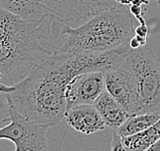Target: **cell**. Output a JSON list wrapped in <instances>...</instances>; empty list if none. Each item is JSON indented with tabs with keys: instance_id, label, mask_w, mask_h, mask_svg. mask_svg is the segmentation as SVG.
Returning a JSON list of instances; mask_svg holds the SVG:
<instances>
[{
	"instance_id": "1",
	"label": "cell",
	"mask_w": 160,
	"mask_h": 151,
	"mask_svg": "<svg viewBox=\"0 0 160 151\" xmlns=\"http://www.w3.org/2000/svg\"><path fill=\"white\" fill-rule=\"evenodd\" d=\"M130 51V43L105 52L55 51L4 94L8 106L31 122L47 128L57 126L68 109V83L83 73L118 68Z\"/></svg>"
},
{
	"instance_id": "2",
	"label": "cell",
	"mask_w": 160,
	"mask_h": 151,
	"mask_svg": "<svg viewBox=\"0 0 160 151\" xmlns=\"http://www.w3.org/2000/svg\"><path fill=\"white\" fill-rule=\"evenodd\" d=\"M65 26L51 15L30 21L0 7V85L14 87L55 52Z\"/></svg>"
},
{
	"instance_id": "3",
	"label": "cell",
	"mask_w": 160,
	"mask_h": 151,
	"mask_svg": "<svg viewBox=\"0 0 160 151\" xmlns=\"http://www.w3.org/2000/svg\"><path fill=\"white\" fill-rule=\"evenodd\" d=\"M134 36L132 13L118 3L75 28L65 26L57 38L56 51H110L128 44Z\"/></svg>"
},
{
	"instance_id": "4",
	"label": "cell",
	"mask_w": 160,
	"mask_h": 151,
	"mask_svg": "<svg viewBox=\"0 0 160 151\" xmlns=\"http://www.w3.org/2000/svg\"><path fill=\"white\" fill-rule=\"evenodd\" d=\"M134 75L141 112L160 114V58L149 46L131 49L122 63Z\"/></svg>"
},
{
	"instance_id": "5",
	"label": "cell",
	"mask_w": 160,
	"mask_h": 151,
	"mask_svg": "<svg viewBox=\"0 0 160 151\" xmlns=\"http://www.w3.org/2000/svg\"><path fill=\"white\" fill-rule=\"evenodd\" d=\"M9 123L0 128V140L6 139L15 146L14 151H48V128L22 117L8 106Z\"/></svg>"
},
{
	"instance_id": "6",
	"label": "cell",
	"mask_w": 160,
	"mask_h": 151,
	"mask_svg": "<svg viewBox=\"0 0 160 151\" xmlns=\"http://www.w3.org/2000/svg\"><path fill=\"white\" fill-rule=\"evenodd\" d=\"M44 9L58 22L75 28L97 13L118 5L115 0H39Z\"/></svg>"
},
{
	"instance_id": "7",
	"label": "cell",
	"mask_w": 160,
	"mask_h": 151,
	"mask_svg": "<svg viewBox=\"0 0 160 151\" xmlns=\"http://www.w3.org/2000/svg\"><path fill=\"white\" fill-rule=\"evenodd\" d=\"M105 89L128 113H141V101L132 73L122 63L105 72Z\"/></svg>"
},
{
	"instance_id": "8",
	"label": "cell",
	"mask_w": 160,
	"mask_h": 151,
	"mask_svg": "<svg viewBox=\"0 0 160 151\" xmlns=\"http://www.w3.org/2000/svg\"><path fill=\"white\" fill-rule=\"evenodd\" d=\"M104 90L105 72L95 71L80 73L66 87V107L68 109L81 104H94Z\"/></svg>"
},
{
	"instance_id": "9",
	"label": "cell",
	"mask_w": 160,
	"mask_h": 151,
	"mask_svg": "<svg viewBox=\"0 0 160 151\" xmlns=\"http://www.w3.org/2000/svg\"><path fill=\"white\" fill-rule=\"evenodd\" d=\"M64 118L68 126L86 135L104 130L105 123L94 104H81L68 108Z\"/></svg>"
},
{
	"instance_id": "10",
	"label": "cell",
	"mask_w": 160,
	"mask_h": 151,
	"mask_svg": "<svg viewBox=\"0 0 160 151\" xmlns=\"http://www.w3.org/2000/svg\"><path fill=\"white\" fill-rule=\"evenodd\" d=\"M105 125L116 131L130 117V113L112 97L106 89L94 103Z\"/></svg>"
},
{
	"instance_id": "11",
	"label": "cell",
	"mask_w": 160,
	"mask_h": 151,
	"mask_svg": "<svg viewBox=\"0 0 160 151\" xmlns=\"http://www.w3.org/2000/svg\"><path fill=\"white\" fill-rule=\"evenodd\" d=\"M0 7L30 21H41L50 15L39 0H0Z\"/></svg>"
},
{
	"instance_id": "12",
	"label": "cell",
	"mask_w": 160,
	"mask_h": 151,
	"mask_svg": "<svg viewBox=\"0 0 160 151\" xmlns=\"http://www.w3.org/2000/svg\"><path fill=\"white\" fill-rule=\"evenodd\" d=\"M122 138L127 151H146L160 139V119L140 133Z\"/></svg>"
},
{
	"instance_id": "13",
	"label": "cell",
	"mask_w": 160,
	"mask_h": 151,
	"mask_svg": "<svg viewBox=\"0 0 160 151\" xmlns=\"http://www.w3.org/2000/svg\"><path fill=\"white\" fill-rule=\"evenodd\" d=\"M159 119L160 114L153 113V112L134 113L127 118V121L116 130V132L122 137L131 136V135H135L148 129L149 127L153 126L156 122H158Z\"/></svg>"
},
{
	"instance_id": "14",
	"label": "cell",
	"mask_w": 160,
	"mask_h": 151,
	"mask_svg": "<svg viewBox=\"0 0 160 151\" xmlns=\"http://www.w3.org/2000/svg\"><path fill=\"white\" fill-rule=\"evenodd\" d=\"M110 151H127L126 147H124V145H123L122 136H120L116 131L113 132V134H112Z\"/></svg>"
},
{
	"instance_id": "15",
	"label": "cell",
	"mask_w": 160,
	"mask_h": 151,
	"mask_svg": "<svg viewBox=\"0 0 160 151\" xmlns=\"http://www.w3.org/2000/svg\"><path fill=\"white\" fill-rule=\"evenodd\" d=\"M148 33H149V29L146 24H140V26H138L137 28L135 29V35H138V36H141V37H148Z\"/></svg>"
},
{
	"instance_id": "16",
	"label": "cell",
	"mask_w": 160,
	"mask_h": 151,
	"mask_svg": "<svg viewBox=\"0 0 160 151\" xmlns=\"http://www.w3.org/2000/svg\"><path fill=\"white\" fill-rule=\"evenodd\" d=\"M130 47H131V49H137V48L141 47V44H140V42L137 40V38L135 36L132 37L130 41Z\"/></svg>"
},
{
	"instance_id": "17",
	"label": "cell",
	"mask_w": 160,
	"mask_h": 151,
	"mask_svg": "<svg viewBox=\"0 0 160 151\" xmlns=\"http://www.w3.org/2000/svg\"><path fill=\"white\" fill-rule=\"evenodd\" d=\"M12 90H13V87L5 86V85H0V93H2V94H6V93H9Z\"/></svg>"
},
{
	"instance_id": "18",
	"label": "cell",
	"mask_w": 160,
	"mask_h": 151,
	"mask_svg": "<svg viewBox=\"0 0 160 151\" xmlns=\"http://www.w3.org/2000/svg\"><path fill=\"white\" fill-rule=\"evenodd\" d=\"M146 151H160V139L156 143H154L150 148H148Z\"/></svg>"
},
{
	"instance_id": "19",
	"label": "cell",
	"mask_w": 160,
	"mask_h": 151,
	"mask_svg": "<svg viewBox=\"0 0 160 151\" xmlns=\"http://www.w3.org/2000/svg\"><path fill=\"white\" fill-rule=\"evenodd\" d=\"M135 37L137 38V40L140 42L141 46H145L147 44V38L145 37H141V36H138V35H135Z\"/></svg>"
},
{
	"instance_id": "20",
	"label": "cell",
	"mask_w": 160,
	"mask_h": 151,
	"mask_svg": "<svg viewBox=\"0 0 160 151\" xmlns=\"http://www.w3.org/2000/svg\"><path fill=\"white\" fill-rule=\"evenodd\" d=\"M142 2H143V4L148 5V4H149V2H150V0H142Z\"/></svg>"
},
{
	"instance_id": "21",
	"label": "cell",
	"mask_w": 160,
	"mask_h": 151,
	"mask_svg": "<svg viewBox=\"0 0 160 151\" xmlns=\"http://www.w3.org/2000/svg\"><path fill=\"white\" fill-rule=\"evenodd\" d=\"M157 4L160 5V0H157Z\"/></svg>"
}]
</instances>
